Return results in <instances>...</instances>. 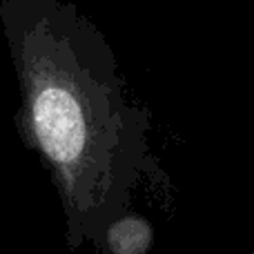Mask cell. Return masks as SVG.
I'll list each match as a JSON object with an SVG mask.
<instances>
[{"mask_svg":"<svg viewBox=\"0 0 254 254\" xmlns=\"http://www.w3.org/2000/svg\"><path fill=\"white\" fill-rule=\"evenodd\" d=\"M0 27L18 83L13 116L61 198L65 243L96 246L154 170L149 112L129 98L119 58L69 0H0Z\"/></svg>","mask_w":254,"mask_h":254,"instance_id":"1","label":"cell"},{"mask_svg":"<svg viewBox=\"0 0 254 254\" xmlns=\"http://www.w3.org/2000/svg\"><path fill=\"white\" fill-rule=\"evenodd\" d=\"M152 248L154 225L131 210L110 221L96 241V250L101 254H147Z\"/></svg>","mask_w":254,"mask_h":254,"instance_id":"2","label":"cell"},{"mask_svg":"<svg viewBox=\"0 0 254 254\" xmlns=\"http://www.w3.org/2000/svg\"><path fill=\"white\" fill-rule=\"evenodd\" d=\"M252 254H254V252H252Z\"/></svg>","mask_w":254,"mask_h":254,"instance_id":"3","label":"cell"}]
</instances>
